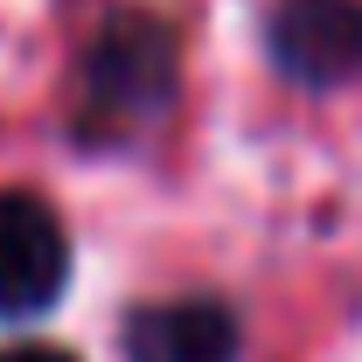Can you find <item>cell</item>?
<instances>
[{"label":"cell","instance_id":"6da1fadb","mask_svg":"<svg viewBox=\"0 0 362 362\" xmlns=\"http://www.w3.org/2000/svg\"><path fill=\"white\" fill-rule=\"evenodd\" d=\"M175 70H181L175 28L126 7V14H112V21L90 35V49H84V112L105 133L146 126V119L175 98Z\"/></svg>","mask_w":362,"mask_h":362},{"label":"cell","instance_id":"7a4b0ae2","mask_svg":"<svg viewBox=\"0 0 362 362\" xmlns=\"http://www.w3.org/2000/svg\"><path fill=\"white\" fill-rule=\"evenodd\" d=\"M70 286V237L42 195H0V320H35Z\"/></svg>","mask_w":362,"mask_h":362},{"label":"cell","instance_id":"3957f363","mask_svg":"<svg viewBox=\"0 0 362 362\" xmlns=\"http://www.w3.org/2000/svg\"><path fill=\"white\" fill-rule=\"evenodd\" d=\"M265 42L293 84H349L362 77V0H279Z\"/></svg>","mask_w":362,"mask_h":362},{"label":"cell","instance_id":"277c9868","mask_svg":"<svg viewBox=\"0 0 362 362\" xmlns=\"http://www.w3.org/2000/svg\"><path fill=\"white\" fill-rule=\"evenodd\" d=\"M126 362H237V320L209 293L153 300L126 320Z\"/></svg>","mask_w":362,"mask_h":362},{"label":"cell","instance_id":"5b68a950","mask_svg":"<svg viewBox=\"0 0 362 362\" xmlns=\"http://www.w3.org/2000/svg\"><path fill=\"white\" fill-rule=\"evenodd\" d=\"M0 362H77V356L56 341H14V349H0Z\"/></svg>","mask_w":362,"mask_h":362}]
</instances>
